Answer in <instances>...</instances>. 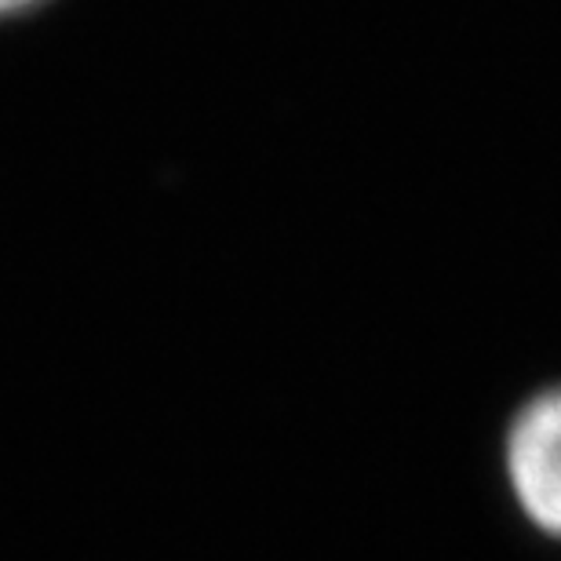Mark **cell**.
Wrapping results in <instances>:
<instances>
[{
  "label": "cell",
  "mask_w": 561,
  "mask_h": 561,
  "mask_svg": "<svg viewBox=\"0 0 561 561\" xmlns=\"http://www.w3.org/2000/svg\"><path fill=\"white\" fill-rule=\"evenodd\" d=\"M507 474L522 511L561 540V387L518 412L507 437Z\"/></svg>",
  "instance_id": "obj_1"
},
{
  "label": "cell",
  "mask_w": 561,
  "mask_h": 561,
  "mask_svg": "<svg viewBox=\"0 0 561 561\" xmlns=\"http://www.w3.org/2000/svg\"><path fill=\"white\" fill-rule=\"evenodd\" d=\"M44 0H0V19H15V15H26V11L41 8Z\"/></svg>",
  "instance_id": "obj_2"
}]
</instances>
